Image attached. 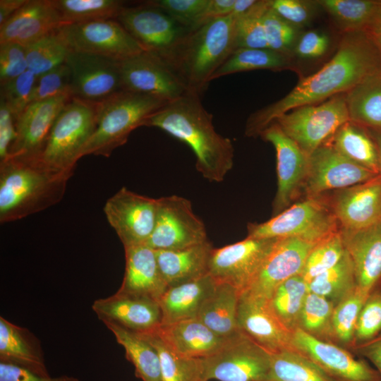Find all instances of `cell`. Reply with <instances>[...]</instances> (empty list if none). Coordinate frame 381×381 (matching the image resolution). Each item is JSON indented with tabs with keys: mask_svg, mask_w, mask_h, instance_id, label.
I'll use <instances>...</instances> for the list:
<instances>
[{
	"mask_svg": "<svg viewBox=\"0 0 381 381\" xmlns=\"http://www.w3.org/2000/svg\"><path fill=\"white\" fill-rule=\"evenodd\" d=\"M326 142L348 159L380 174L377 147L366 128L349 121Z\"/></svg>",
	"mask_w": 381,
	"mask_h": 381,
	"instance_id": "836d02e7",
	"label": "cell"
},
{
	"mask_svg": "<svg viewBox=\"0 0 381 381\" xmlns=\"http://www.w3.org/2000/svg\"><path fill=\"white\" fill-rule=\"evenodd\" d=\"M368 294L356 288L334 308L330 325V341L350 351L361 307Z\"/></svg>",
	"mask_w": 381,
	"mask_h": 381,
	"instance_id": "b9f144b4",
	"label": "cell"
},
{
	"mask_svg": "<svg viewBox=\"0 0 381 381\" xmlns=\"http://www.w3.org/2000/svg\"><path fill=\"white\" fill-rule=\"evenodd\" d=\"M58 32L73 52L121 61L144 51L115 19L64 25Z\"/></svg>",
	"mask_w": 381,
	"mask_h": 381,
	"instance_id": "30bf717a",
	"label": "cell"
},
{
	"mask_svg": "<svg viewBox=\"0 0 381 381\" xmlns=\"http://www.w3.org/2000/svg\"><path fill=\"white\" fill-rule=\"evenodd\" d=\"M16 137L15 119L5 101L0 98V162L8 157Z\"/></svg>",
	"mask_w": 381,
	"mask_h": 381,
	"instance_id": "680465c9",
	"label": "cell"
},
{
	"mask_svg": "<svg viewBox=\"0 0 381 381\" xmlns=\"http://www.w3.org/2000/svg\"><path fill=\"white\" fill-rule=\"evenodd\" d=\"M266 381H336L296 349L272 353Z\"/></svg>",
	"mask_w": 381,
	"mask_h": 381,
	"instance_id": "8d00e7d4",
	"label": "cell"
},
{
	"mask_svg": "<svg viewBox=\"0 0 381 381\" xmlns=\"http://www.w3.org/2000/svg\"><path fill=\"white\" fill-rule=\"evenodd\" d=\"M71 177L39 159L9 157L0 162V222L19 220L57 204Z\"/></svg>",
	"mask_w": 381,
	"mask_h": 381,
	"instance_id": "277c9868",
	"label": "cell"
},
{
	"mask_svg": "<svg viewBox=\"0 0 381 381\" xmlns=\"http://www.w3.org/2000/svg\"><path fill=\"white\" fill-rule=\"evenodd\" d=\"M97 124V103L72 97L56 117L39 159L52 170L72 176Z\"/></svg>",
	"mask_w": 381,
	"mask_h": 381,
	"instance_id": "8992f818",
	"label": "cell"
},
{
	"mask_svg": "<svg viewBox=\"0 0 381 381\" xmlns=\"http://www.w3.org/2000/svg\"><path fill=\"white\" fill-rule=\"evenodd\" d=\"M200 95L187 92L150 115L143 126L158 128L190 147L195 168L211 182L222 181L234 165L231 140L216 131Z\"/></svg>",
	"mask_w": 381,
	"mask_h": 381,
	"instance_id": "7a4b0ae2",
	"label": "cell"
},
{
	"mask_svg": "<svg viewBox=\"0 0 381 381\" xmlns=\"http://www.w3.org/2000/svg\"><path fill=\"white\" fill-rule=\"evenodd\" d=\"M350 121L365 128L381 127V65L346 92Z\"/></svg>",
	"mask_w": 381,
	"mask_h": 381,
	"instance_id": "d6a6232c",
	"label": "cell"
},
{
	"mask_svg": "<svg viewBox=\"0 0 381 381\" xmlns=\"http://www.w3.org/2000/svg\"><path fill=\"white\" fill-rule=\"evenodd\" d=\"M350 351L370 361L381 377V333L367 342L352 347Z\"/></svg>",
	"mask_w": 381,
	"mask_h": 381,
	"instance_id": "91938a15",
	"label": "cell"
},
{
	"mask_svg": "<svg viewBox=\"0 0 381 381\" xmlns=\"http://www.w3.org/2000/svg\"><path fill=\"white\" fill-rule=\"evenodd\" d=\"M279 238L246 237L212 250L208 273L217 282L231 284L240 293L254 280Z\"/></svg>",
	"mask_w": 381,
	"mask_h": 381,
	"instance_id": "7c38bea8",
	"label": "cell"
},
{
	"mask_svg": "<svg viewBox=\"0 0 381 381\" xmlns=\"http://www.w3.org/2000/svg\"><path fill=\"white\" fill-rule=\"evenodd\" d=\"M116 20L144 51L162 57L186 32L159 8L147 3L123 7Z\"/></svg>",
	"mask_w": 381,
	"mask_h": 381,
	"instance_id": "d6986e66",
	"label": "cell"
},
{
	"mask_svg": "<svg viewBox=\"0 0 381 381\" xmlns=\"http://www.w3.org/2000/svg\"><path fill=\"white\" fill-rule=\"evenodd\" d=\"M356 287L353 265L346 252L334 267L308 283L309 291L326 298L334 306Z\"/></svg>",
	"mask_w": 381,
	"mask_h": 381,
	"instance_id": "60d3db41",
	"label": "cell"
},
{
	"mask_svg": "<svg viewBox=\"0 0 381 381\" xmlns=\"http://www.w3.org/2000/svg\"><path fill=\"white\" fill-rule=\"evenodd\" d=\"M270 5L280 17L300 28L310 23L318 3L316 1L270 0Z\"/></svg>",
	"mask_w": 381,
	"mask_h": 381,
	"instance_id": "11a10c76",
	"label": "cell"
},
{
	"mask_svg": "<svg viewBox=\"0 0 381 381\" xmlns=\"http://www.w3.org/2000/svg\"><path fill=\"white\" fill-rule=\"evenodd\" d=\"M236 17L209 19L189 29L162 58L188 92L201 95L217 69L236 49Z\"/></svg>",
	"mask_w": 381,
	"mask_h": 381,
	"instance_id": "3957f363",
	"label": "cell"
},
{
	"mask_svg": "<svg viewBox=\"0 0 381 381\" xmlns=\"http://www.w3.org/2000/svg\"><path fill=\"white\" fill-rule=\"evenodd\" d=\"M339 229L358 231L381 221V174L345 188L321 195Z\"/></svg>",
	"mask_w": 381,
	"mask_h": 381,
	"instance_id": "e0dca14e",
	"label": "cell"
},
{
	"mask_svg": "<svg viewBox=\"0 0 381 381\" xmlns=\"http://www.w3.org/2000/svg\"><path fill=\"white\" fill-rule=\"evenodd\" d=\"M141 334L157 351L161 381H202L200 358H190L178 354L155 331Z\"/></svg>",
	"mask_w": 381,
	"mask_h": 381,
	"instance_id": "ab89813d",
	"label": "cell"
},
{
	"mask_svg": "<svg viewBox=\"0 0 381 381\" xmlns=\"http://www.w3.org/2000/svg\"><path fill=\"white\" fill-rule=\"evenodd\" d=\"M217 282L207 274L200 278L168 287L158 301L162 324L196 318L199 310Z\"/></svg>",
	"mask_w": 381,
	"mask_h": 381,
	"instance_id": "4dcf8cb0",
	"label": "cell"
},
{
	"mask_svg": "<svg viewBox=\"0 0 381 381\" xmlns=\"http://www.w3.org/2000/svg\"><path fill=\"white\" fill-rule=\"evenodd\" d=\"M157 199L122 187L110 197L104 213L119 236L123 248L145 244L155 224Z\"/></svg>",
	"mask_w": 381,
	"mask_h": 381,
	"instance_id": "4fadbf2b",
	"label": "cell"
},
{
	"mask_svg": "<svg viewBox=\"0 0 381 381\" xmlns=\"http://www.w3.org/2000/svg\"><path fill=\"white\" fill-rule=\"evenodd\" d=\"M236 0H210L203 17V22L232 13Z\"/></svg>",
	"mask_w": 381,
	"mask_h": 381,
	"instance_id": "94428289",
	"label": "cell"
},
{
	"mask_svg": "<svg viewBox=\"0 0 381 381\" xmlns=\"http://www.w3.org/2000/svg\"><path fill=\"white\" fill-rule=\"evenodd\" d=\"M123 90L147 94L171 102L188 90L170 66L159 55L143 51L119 62Z\"/></svg>",
	"mask_w": 381,
	"mask_h": 381,
	"instance_id": "2e32d148",
	"label": "cell"
},
{
	"mask_svg": "<svg viewBox=\"0 0 381 381\" xmlns=\"http://www.w3.org/2000/svg\"><path fill=\"white\" fill-rule=\"evenodd\" d=\"M270 143L277 155V190L272 217L279 214L302 195L308 168V156L281 129L272 123L260 135Z\"/></svg>",
	"mask_w": 381,
	"mask_h": 381,
	"instance_id": "5bb4252c",
	"label": "cell"
},
{
	"mask_svg": "<svg viewBox=\"0 0 381 381\" xmlns=\"http://www.w3.org/2000/svg\"><path fill=\"white\" fill-rule=\"evenodd\" d=\"M0 381H79V380L69 375L54 377L50 375L44 376L26 368L0 361Z\"/></svg>",
	"mask_w": 381,
	"mask_h": 381,
	"instance_id": "6f0895ef",
	"label": "cell"
},
{
	"mask_svg": "<svg viewBox=\"0 0 381 381\" xmlns=\"http://www.w3.org/2000/svg\"><path fill=\"white\" fill-rule=\"evenodd\" d=\"M167 101L156 96L122 90L97 102V124L80 152L109 157L123 145L131 133L144 126L146 119Z\"/></svg>",
	"mask_w": 381,
	"mask_h": 381,
	"instance_id": "5b68a950",
	"label": "cell"
},
{
	"mask_svg": "<svg viewBox=\"0 0 381 381\" xmlns=\"http://www.w3.org/2000/svg\"><path fill=\"white\" fill-rule=\"evenodd\" d=\"M372 26H379L381 27V8L377 16L375 23Z\"/></svg>",
	"mask_w": 381,
	"mask_h": 381,
	"instance_id": "003e7915",
	"label": "cell"
},
{
	"mask_svg": "<svg viewBox=\"0 0 381 381\" xmlns=\"http://www.w3.org/2000/svg\"><path fill=\"white\" fill-rule=\"evenodd\" d=\"M380 333L381 284L368 294L361 307L355 327L352 347L367 342Z\"/></svg>",
	"mask_w": 381,
	"mask_h": 381,
	"instance_id": "681fc988",
	"label": "cell"
},
{
	"mask_svg": "<svg viewBox=\"0 0 381 381\" xmlns=\"http://www.w3.org/2000/svg\"><path fill=\"white\" fill-rule=\"evenodd\" d=\"M25 48L28 70L37 77L66 63L71 53L58 30L35 41Z\"/></svg>",
	"mask_w": 381,
	"mask_h": 381,
	"instance_id": "ee69618b",
	"label": "cell"
},
{
	"mask_svg": "<svg viewBox=\"0 0 381 381\" xmlns=\"http://www.w3.org/2000/svg\"><path fill=\"white\" fill-rule=\"evenodd\" d=\"M367 129L375 141L377 147L379 158L380 174H381V127L370 128Z\"/></svg>",
	"mask_w": 381,
	"mask_h": 381,
	"instance_id": "e7e4bbea",
	"label": "cell"
},
{
	"mask_svg": "<svg viewBox=\"0 0 381 381\" xmlns=\"http://www.w3.org/2000/svg\"><path fill=\"white\" fill-rule=\"evenodd\" d=\"M28 70L25 48L18 44L0 45V84L4 85Z\"/></svg>",
	"mask_w": 381,
	"mask_h": 381,
	"instance_id": "db71d44e",
	"label": "cell"
},
{
	"mask_svg": "<svg viewBox=\"0 0 381 381\" xmlns=\"http://www.w3.org/2000/svg\"><path fill=\"white\" fill-rule=\"evenodd\" d=\"M334 305L329 300L309 291L305 299L298 329L322 341H330V325Z\"/></svg>",
	"mask_w": 381,
	"mask_h": 381,
	"instance_id": "bcb514c9",
	"label": "cell"
},
{
	"mask_svg": "<svg viewBox=\"0 0 381 381\" xmlns=\"http://www.w3.org/2000/svg\"><path fill=\"white\" fill-rule=\"evenodd\" d=\"M262 21L268 49L291 56L301 35L299 28L280 17L272 8L270 2Z\"/></svg>",
	"mask_w": 381,
	"mask_h": 381,
	"instance_id": "c3c4849f",
	"label": "cell"
},
{
	"mask_svg": "<svg viewBox=\"0 0 381 381\" xmlns=\"http://www.w3.org/2000/svg\"><path fill=\"white\" fill-rule=\"evenodd\" d=\"M270 2L257 1L246 13L236 18V49H268L262 17Z\"/></svg>",
	"mask_w": 381,
	"mask_h": 381,
	"instance_id": "7dc6e473",
	"label": "cell"
},
{
	"mask_svg": "<svg viewBox=\"0 0 381 381\" xmlns=\"http://www.w3.org/2000/svg\"><path fill=\"white\" fill-rule=\"evenodd\" d=\"M240 294L231 284L217 282L202 304L196 318L222 337L234 336L241 331L237 319Z\"/></svg>",
	"mask_w": 381,
	"mask_h": 381,
	"instance_id": "1f68e13d",
	"label": "cell"
},
{
	"mask_svg": "<svg viewBox=\"0 0 381 381\" xmlns=\"http://www.w3.org/2000/svg\"><path fill=\"white\" fill-rule=\"evenodd\" d=\"M0 361L49 376L40 340L28 329L0 317Z\"/></svg>",
	"mask_w": 381,
	"mask_h": 381,
	"instance_id": "f546056e",
	"label": "cell"
},
{
	"mask_svg": "<svg viewBox=\"0 0 381 381\" xmlns=\"http://www.w3.org/2000/svg\"><path fill=\"white\" fill-rule=\"evenodd\" d=\"M292 67L291 56L270 49H236L217 69L212 80L238 72L258 69L283 71Z\"/></svg>",
	"mask_w": 381,
	"mask_h": 381,
	"instance_id": "74e56055",
	"label": "cell"
},
{
	"mask_svg": "<svg viewBox=\"0 0 381 381\" xmlns=\"http://www.w3.org/2000/svg\"><path fill=\"white\" fill-rule=\"evenodd\" d=\"M155 332L174 351L190 358L214 353L229 339L217 335L197 318L161 324Z\"/></svg>",
	"mask_w": 381,
	"mask_h": 381,
	"instance_id": "83f0119b",
	"label": "cell"
},
{
	"mask_svg": "<svg viewBox=\"0 0 381 381\" xmlns=\"http://www.w3.org/2000/svg\"><path fill=\"white\" fill-rule=\"evenodd\" d=\"M272 353L242 331L214 353L200 358L202 381H266Z\"/></svg>",
	"mask_w": 381,
	"mask_h": 381,
	"instance_id": "ba28073f",
	"label": "cell"
},
{
	"mask_svg": "<svg viewBox=\"0 0 381 381\" xmlns=\"http://www.w3.org/2000/svg\"><path fill=\"white\" fill-rule=\"evenodd\" d=\"M339 230L357 287L369 294L381 284V221L358 231Z\"/></svg>",
	"mask_w": 381,
	"mask_h": 381,
	"instance_id": "484cf974",
	"label": "cell"
},
{
	"mask_svg": "<svg viewBox=\"0 0 381 381\" xmlns=\"http://www.w3.org/2000/svg\"><path fill=\"white\" fill-rule=\"evenodd\" d=\"M308 292V282L301 274H297L279 284L268 300L275 315L292 332L298 328L301 313Z\"/></svg>",
	"mask_w": 381,
	"mask_h": 381,
	"instance_id": "f35d334b",
	"label": "cell"
},
{
	"mask_svg": "<svg viewBox=\"0 0 381 381\" xmlns=\"http://www.w3.org/2000/svg\"><path fill=\"white\" fill-rule=\"evenodd\" d=\"M349 121L346 93H341L321 103L292 109L274 122L309 156Z\"/></svg>",
	"mask_w": 381,
	"mask_h": 381,
	"instance_id": "9c48e42d",
	"label": "cell"
},
{
	"mask_svg": "<svg viewBox=\"0 0 381 381\" xmlns=\"http://www.w3.org/2000/svg\"><path fill=\"white\" fill-rule=\"evenodd\" d=\"M37 75L30 70L1 85V97L9 107L15 121L30 104Z\"/></svg>",
	"mask_w": 381,
	"mask_h": 381,
	"instance_id": "f907efd6",
	"label": "cell"
},
{
	"mask_svg": "<svg viewBox=\"0 0 381 381\" xmlns=\"http://www.w3.org/2000/svg\"><path fill=\"white\" fill-rule=\"evenodd\" d=\"M72 97L63 95L30 103L16 121L17 137L8 157L39 159L56 117Z\"/></svg>",
	"mask_w": 381,
	"mask_h": 381,
	"instance_id": "7402d4cb",
	"label": "cell"
},
{
	"mask_svg": "<svg viewBox=\"0 0 381 381\" xmlns=\"http://www.w3.org/2000/svg\"><path fill=\"white\" fill-rule=\"evenodd\" d=\"M293 338L295 348L336 381H381L375 368L347 349L318 339L298 328Z\"/></svg>",
	"mask_w": 381,
	"mask_h": 381,
	"instance_id": "ac0fdd59",
	"label": "cell"
},
{
	"mask_svg": "<svg viewBox=\"0 0 381 381\" xmlns=\"http://www.w3.org/2000/svg\"><path fill=\"white\" fill-rule=\"evenodd\" d=\"M124 277L118 292L159 301L168 286L160 273L156 252L146 244L124 248Z\"/></svg>",
	"mask_w": 381,
	"mask_h": 381,
	"instance_id": "4316f807",
	"label": "cell"
},
{
	"mask_svg": "<svg viewBox=\"0 0 381 381\" xmlns=\"http://www.w3.org/2000/svg\"><path fill=\"white\" fill-rule=\"evenodd\" d=\"M380 65V52L366 30L344 33L335 54L318 71L303 77L284 97L248 118L245 135L258 136L292 109L347 92Z\"/></svg>",
	"mask_w": 381,
	"mask_h": 381,
	"instance_id": "6da1fadb",
	"label": "cell"
},
{
	"mask_svg": "<svg viewBox=\"0 0 381 381\" xmlns=\"http://www.w3.org/2000/svg\"><path fill=\"white\" fill-rule=\"evenodd\" d=\"M71 71L64 63L38 76L31 96L30 103L63 95H71Z\"/></svg>",
	"mask_w": 381,
	"mask_h": 381,
	"instance_id": "f5cc1de1",
	"label": "cell"
},
{
	"mask_svg": "<svg viewBox=\"0 0 381 381\" xmlns=\"http://www.w3.org/2000/svg\"><path fill=\"white\" fill-rule=\"evenodd\" d=\"M237 319L239 329L270 352L296 349L294 332L278 319L268 300L241 293Z\"/></svg>",
	"mask_w": 381,
	"mask_h": 381,
	"instance_id": "603a6c76",
	"label": "cell"
},
{
	"mask_svg": "<svg viewBox=\"0 0 381 381\" xmlns=\"http://www.w3.org/2000/svg\"><path fill=\"white\" fill-rule=\"evenodd\" d=\"M210 0H155L148 3L159 8L179 24L193 28L203 21Z\"/></svg>",
	"mask_w": 381,
	"mask_h": 381,
	"instance_id": "816d5d0a",
	"label": "cell"
},
{
	"mask_svg": "<svg viewBox=\"0 0 381 381\" xmlns=\"http://www.w3.org/2000/svg\"><path fill=\"white\" fill-rule=\"evenodd\" d=\"M365 30L367 31L374 41L381 56V27L370 26Z\"/></svg>",
	"mask_w": 381,
	"mask_h": 381,
	"instance_id": "03108f58",
	"label": "cell"
},
{
	"mask_svg": "<svg viewBox=\"0 0 381 381\" xmlns=\"http://www.w3.org/2000/svg\"><path fill=\"white\" fill-rule=\"evenodd\" d=\"M346 250L340 230L316 243L310 251L302 277L308 284L317 276L334 267L344 256Z\"/></svg>",
	"mask_w": 381,
	"mask_h": 381,
	"instance_id": "f6af8a7d",
	"label": "cell"
},
{
	"mask_svg": "<svg viewBox=\"0 0 381 381\" xmlns=\"http://www.w3.org/2000/svg\"><path fill=\"white\" fill-rule=\"evenodd\" d=\"M256 0H236L232 13L235 17L246 13L256 3Z\"/></svg>",
	"mask_w": 381,
	"mask_h": 381,
	"instance_id": "be15d7a7",
	"label": "cell"
},
{
	"mask_svg": "<svg viewBox=\"0 0 381 381\" xmlns=\"http://www.w3.org/2000/svg\"><path fill=\"white\" fill-rule=\"evenodd\" d=\"M92 308L102 322H114L140 334L154 332L162 324L159 302L148 297L116 291L95 300Z\"/></svg>",
	"mask_w": 381,
	"mask_h": 381,
	"instance_id": "cb8c5ba5",
	"label": "cell"
},
{
	"mask_svg": "<svg viewBox=\"0 0 381 381\" xmlns=\"http://www.w3.org/2000/svg\"><path fill=\"white\" fill-rule=\"evenodd\" d=\"M377 175L348 159L326 142L308 156L302 195L303 198L318 197L327 192L363 183Z\"/></svg>",
	"mask_w": 381,
	"mask_h": 381,
	"instance_id": "9a60e30c",
	"label": "cell"
},
{
	"mask_svg": "<svg viewBox=\"0 0 381 381\" xmlns=\"http://www.w3.org/2000/svg\"><path fill=\"white\" fill-rule=\"evenodd\" d=\"M28 0H0V26L20 9Z\"/></svg>",
	"mask_w": 381,
	"mask_h": 381,
	"instance_id": "6125c7cd",
	"label": "cell"
},
{
	"mask_svg": "<svg viewBox=\"0 0 381 381\" xmlns=\"http://www.w3.org/2000/svg\"><path fill=\"white\" fill-rule=\"evenodd\" d=\"M157 200L155 224L146 245L155 250H176L208 241L205 226L189 200L172 195Z\"/></svg>",
	"mask_w": 381,
	"mask_h": 381,
	"instance_id": "8fae6325",
	"label": "cell"
},
{
	"mask_svg": "<svg viewBox=\"0 0 381 381\" xmlns=\"http://www.w3.org/2000/svg\"><path fill=\"white\" fill-rule=\"evenodd\" d=\"M104 324L121 345L126 358L135 367V374L142 381H161L159 358L157 350L141 334L111 322Z\"/></svg>",
	"mask_w": 381,
	"mask_h": 381,
	"instance_id": "e575fe53",
	"label": "cell"
},
{
	"mask_svg": "<svg viewBox=\"0 0 381 381\" xmlns=\"http://www.w3.org/2000/svg\"><path fill=\"white\" fill-rule=\"evenodd\" d=\"M64 25L53 0H28L0 26V45L16 43L26 47Z\"/></svg>",
	"mask_w": 381,
	"mask_h": 381,
	"instance_id": "d4e9b609",
	"label": "cell"
},
{
	"mask_svg": "<svg viewBox=\"0 0 381 381\" xmlns=\"http://www.w3.org/2000/svg\"><path fill=\"white\" fill-rule=\"evenodd\" d=\"M119 62L71 52L66 64L71 71L72 97L97 103L122 90Z\"/></svg>",
	"mask_w": 381,
	"mask_h": 381,
	"instance_id": "ffe728a7",
	"label": "cell"
},
{
	"mask_svg": "<svg viewBox=\"0 0 381 381\" xmlns=\"http://www.w3.org/2000/svg\"><path fill=\"white\" fill-rule=\"evenodd\" d=\"M329 46V38L325 33L308 31L299 36L293 54L302 59H315L324 55Z\"/></svg>",
	"mask_w": 381,
	"mask_h": 381,
	"instance_id": "9f6ffc18",
	"label": "cell"
},
{
	"mask_svg": "<svg viewBox=\"0 0 381 381\" xmlns=\"http://www.w3.org/2000/svg\"><path fill=\"white\" fill-rule=\"evenodd\" d=\"M213 249L209 241L176 250H155L160 273L168 287L200 278L208 273Z\"/></svg>",
	"mask_w": 381,
	"mask_h": 381,
	"instance_id": "f1b7e54d",
	"label": "cell"
},
{
	"mask_svg": "<svg viewBox=\"0 0 381 381\" xmlns=\"http://www.w3.org/2000/svg\"><path fill=\"white\" fill-rule=\"evenodd\" d=\"M315 243L298 238H279L254 280L241 293L269 300L279 284L301 274L306 258Z\"/></svg>",
	"mask_w": 381,
	"mask_h": 381,
	"instance_id": "44dd1931",
	"label": "cell"
},
{
	"mask_svg": "<svg viewBox=\"0 0 381 381\" xmlns=\"http://www.w3.org/2000/svg\"><path fill=\"white\" fill-rule=\"evenodd\" d=\"M53 1L66 25L99 20H116L124 7V1L119 0H53Z\"/></svg>",
	"mask_w": 381,
	"mask_h": 381,
	"instance_id": "7bdbcfd3",
	"label": "cell"
},
{
	"mask_svg": "<svg viewBox=\"0 0 381 381\" xmlns=\"http://www.w3.org/2000/svg\"><path fill=\"white\" fill-rule=\"evenodd\" d=\"M317 3L344 33L372 26L381 8L379 0H318Z\"/></svg>",
	"mask_w": 381,
	"mask_h": 381,
	"instance_id": "d590c367",
	"label": "cell"
},
{
	"mask_svg": "<svg viewBox=\"0 0 381 381\" xmlns=\"http://www.w3.org/2000/svg\"><path fill=\"white\" fill-rule=\"evenodd\" d=\"M336 217L322 195L303 198L262 223H248L247 237L298 238L318 243L339 230Z\"/></svg>",
	"mask_w": 381,
	"mask_h": 381,
	"instance_id": "52a82bcc",
	"label": "cell"
}]
</instances>
